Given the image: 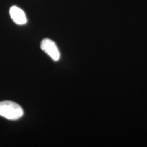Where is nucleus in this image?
Returning <instances> with one entry per match:
<instances>
[{
	"label": "nucleus",
	"instance_id": "nucleus-3",
	"mask_svg": "<svg viewBox=\"0 0 147 147\" xmlns=\"http://www.w3.org/2000/svg\"><path fill=\"white\" fill-rule=\"evenodd\" d=\"M10 15L11 18L17 25H25L27 22L26 15L22 9L17 6H12L10 9Z\"/></svg>",
	"mask_w": 147,
	"mask_h": 147
},
{
	"label": "nucleus",
	"instance_id": "nucleus-2",
	"mask_svg": "<svg viewBox=\"0 0 147 147\" xmlns=\"http://www.w3.org/2000/svg\"><path fill=\"white\" fill-rule=\"evenodd\" d=\"M41 49L47 53L55 61H57L60 59V52L57 46L53 40L50 39H44L40 45Z\"/></svg>",
	"mask_w": 147,
	"mask_h": 147
},
{
	"label": "nucleus",
	"instance_id": "nucleus-1",
	"mask_svg": "<svg viewBox=\"0 0 147 147\" xmlns=\"http://www.w3.org/2000/svg\"><path fill=\"white\" fill-rule=\"evenodd\" d=\"M23 108L19 104L12 101L0 102V116L8 119L15 121L23 117Z\"/></svg>",
	"mask_w": 147,
	"mask_h": 147
}]
</instances>
